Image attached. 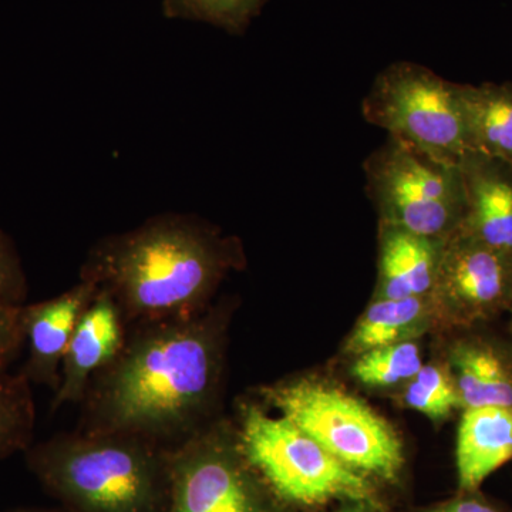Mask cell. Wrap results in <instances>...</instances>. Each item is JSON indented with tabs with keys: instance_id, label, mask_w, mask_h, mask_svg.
Returning <instances> with one entry per match:
<instances>
[{
	"instance_id": "cell-1",
	"label": "cell",
	"mask_w": 512,
	"mask_h": 512,
	"mask_svg": "<svg viewBox=\"0 0 512 512\" xmlns=\"http://www.w3.org/2000/svg\"><path fill=\"white\" fill-rule=\"evenodd\" d=\"M227 320V306L211 305L188 318L127 330L119 355L90 380L83 430L134 434L164 446L210 423Z\"/></svg>"
},
{
	"instance_id": "cell-2",
	"label": "cell",
	"mask_w": 512,
	"mask_h": 512,
	"mask_svg": "<svg viewBox=\"0 0 512 512\" xmlns=\"http://www.w3.org/2000/svg\"><path fill=\"white\" fill-rule=\"evenodd\" d=\"M244 264L237 238L195 215L163 214L99 239L80 279L109 293L134 328L204 312L225 276Z\"/></svg>"
},
{
	"instance_id": "cell-3",
	"label": "cell",
	"mask_w": 512,
	"mask_h": 512,
	"mask_svg": "<svg viewBox=\"0 0 512 512\" xmlns=\"http://www.w3.org/2000/svg\"><path fill=\"white\" fill-rule=\"evenodd\" d=\"M49 493L76 512H165L167 447L107 431L63 434L28 454Z\"/></svg>"
},
{
	"instance_id": "cell-4",
	"label": "cell",
	"mask_w": 512,
	"mask_h": 512,
	"mask_svg": "<svg viewBox=\"0 0 512 512\" xmlns=\"http://www.w3.org/2000/svg\"><path fill=\"white\" fill-rule=\"evenodd\" d=\"M237 434L249 464L284 507L315 508L342 501L384 511L370 478L343 464L285 417L245 404Z\"/></svg>"
},
{
	"instance_id": "cell-5",
	"label": "cell",
	"mask_w": 512,
	"mask_h": 512,
	"mask_svg": "<svg viewBox=\"0 0 512 512\" xmlns=\"http://www.w3.org/2000/svg\"><path fill=\"white\" fill-rule=\"evenodd\" d=\"M279 416L370 480L397 483L406 464L399 433L372 407L335 384L296 377L261 389Z\"/></svg>"
},
{
	"instance_id": "cell-6",
	"label": "cell",
	"mask_w": 512,
	"mask_h": 512,
	"mask_svg": "<svg viewBox=\"0 0 512 512\" xmlns=\"http://www.w3.org/2000/svg\"><path fill=\"white\" fill-rule=\"evenodd\" d=\"M363 116L437 163L460 165L470 153L458 84L420 64L384 69L363 101Z\"/></svg>"
},
{
	"instance_id": "cell-7",
	"label": "cell",
	"mask_w": 512,
	"mask_h": 512,
	"mask_svg": "<svg viewBox=\"0 0 512 512\" xmlns=\"http://www.w3.org/2000/svg\"><path fill=\"white\" fill-rule=\"evenodd\" d=\"M165 512H282L239 446L237 429L210 423L167 448Z\"/></svg>"
},
{
	"instance_id": "cell-8",
	"label": "cell",
	"mask_w": 512,
	"mask_h": 512,
	"mask_svg": "<svg viewBox=\"0 0 512 512\" xmlns=\"http://www.w3.org/2000/svg\"><path fill=\"white\" fill-rule=\"evenodd\" d=\"M380 224L447 239L466 214L460 165L441 164L389 137L365 164Z\"/></svg>"
},
{
	"instance_id": "cell-9",
	"label": "cell",
	"mask_w": 512,
	"mask_h": 512,
	"mask_svg": "<svg viewBox=\"0 0 512 512\" xmlns=\"http://www.w3.org/2000/svg\"><path fill=\"white\" fill-rule=\"evenodd\" d=\"M441 328L473 329L512 306V252L463 232L447 239L433 292Z\"/></svg>"
},
{
	"instance_id": "cell-10",
	"label": "cell",
	"mask_w": 512,
	"mask_h": 512,
	"mask_svg": "<svg viewBox=\"0 0 512 512\" xmlns=\"http://www.w3.org/2000/svg\"><path fill=\"white\" fill-rule=\"evenodd\" d=\"M126 336L127 326L116 302L99 289L80 316L67 346L60 384L53 397V412L63 404L83 402L90 380L119 355Z\"/></svg>"
},
{
	"instance_id": "cell-11",
	"label": "cell",
	"mask_w": 512,
	"mask_h": 512,
	"mask_svg": "<svg viewBox=\"0 0 512 512\" xmlns=\"http://www.w3.org/2000/svg\"><path fill=\"white\" fill-rule=\"evenodd\" d=\"M97 292L99 286L79 279L73 288L56 298L23 306V330L29 342V360L22 373L30 382L46 384L56 392L74 328Z\"/></svg>"
},
{
	"instance_id": "cell-12",
	"label": "cell",
	"mask_w": 512,
	"mask_h": 512,
	"mask_svg": "<svg viewBox=\"0 0 512 512\" xmlns=\"http://www.w3.org/2000/svg\"><path fill=\"white\" fill-rule=\"evenodd\" d=\"M460 170L466 214L458 231L488 247L512 252V165L467 153Z\"/></svg>"
},
{
	"instance_id": "cell-13",
	"label": "cell",
	"mask_w": 512,
	"mask_h": 512,
	"mask_svg": "<svg viewBox=\"0 0 512 512\" xmlns=\"http://www.w3.org/2000/svg\"><path fill=\"white\" fill-rule=\"evenodd\" d=\"M464 330L467 335L454 339L446 355L461 410L512 407V340Z\"/></svg>"
},
{
	"instance_id": "cell-14",
	"label": "cell",
	"mask_w": 512,
	"mask_h": 512,
	"mask_svg": "<svg viewBox=\"0 0 512 512\" xmlns=\"http://www.w3.org/2000/svg\"><path fill=\"white\" fill-rule=\"evenodd\" d=\"M447 239L423 237L403 228L380 224L379 264L373 298L431 295Z\"/></svg>"
},
{
	"instance_id": "cell-15",
	"label": "cell",
	"mask_w": 512,
	"mask_h": 512,
	"mask_svg": "<svg viewBox=\"0 0 512 512\" xmlns=\"http://www.w3.org/2000/svg\"><path fill=\"white\" fill-rule=\"evenodd\" d=\"M512 460V407L461 410L456 443L458 490L471 493Z\"/></svg>"
},
{
	"instance_id": "cell-16",
	"label": "cell",
	"mask_w": 512,
	"mask_h": 512,
	"mask_svg": "<svg viewBox=\"0 0 512 512\" xmlns=\"http://www.w3.org/2000/svg\"><path fill=\"white\" fill-rule=\"evenodd\" d=\"M437 322L433 298H373L346 339L343 352L356 357L369 350L412 342L429 332Z\"/></svg>"
},
{
	"instance_id": "cell-17",
	"label": "cell",
	"mask_w": 512,
	"mask_h": 512,
	"mask_svg": "<svg viewBox=\"0 0 512 512\" xmlns=\"http://www.w3.org/2000/svg\"><path fill=\"white\" fill-rule=\"evenodd\" d=\"M470 153L512 165V86L458 84Z\"/></svg>"
},
{
	"instance_id": "cell-18",
	"label": "cell",
	"mask_w": 512,
	"mask_h": 512,
	"mask_svg": "<svg viewBox=\"0 0 512 512\" xmlns=\"http://www.w3.org/2000/svg\"><path fill=\"white\" fill-rule=\"evenodd\" d=\"M35 421L30 380L0 367V460L30 446Z\"/></svg>"
},
{
	"instance_id": "cell-19",
	"label": "cell",
	"mask_w": 512,
	"mask_h": 512,
	"mask_svg": "<svg viewBox=\"0 0 512 512\" xmlns=\"http://www.w3.org/2000/svg\"><path fill=\"white\" fill-rule=\"evenodd\" d=\"M353 359V379L369 389L403 387L424 365L417 340L369 350Z\"/></svg>"
},
{
	"instance_id": "cell-20",
	"label": "cell",
	"mask_w": 512,
	"mask_h": 512,
	"mask_svg": "<svg viewBox=\"0 0 512 512\" xmlns=\"http://www.w3.org/2000/svg\"><path fill=\"white\" fill-rule=\"evenodd\" d=\"M402 402L407 409L433 421H444L461 410L460 396L447 363H427L404 384Z\"/></svg>"
},
{
	"instance_id": "cell-21",
	"label": "cell",
	"mask_w": 512,
	"mask_h": 512,
	"mask_svg": "<svg viewBox=\"0 0 512 512\" xmlns=\"http://www.w3.org/2000/svg\"><path fill=\"white\" fill-rule=\"evenodd\" d=\"M266 0H163L168 19L210 23L232 35H242L261 13Z\"/></svg>"
},
{
	"instance_id": "cell-22",
	"label": "cell",
	"mask_w": 512,
	"mask_h": 512,
	"mask_svg": "<svg viewBox=\"0 0 512 512\" xmlns=\"http://www.w3.org/2000/svg\"><path fill=\"white\" fill-rule=\"evenodd\" d=\"M28 293L25 271L12 239L0 229V295L22 305Z\"/></svg>"
},
{
	"instance_id": "cell-23",
	"label": "cell",
	"mask_w": 512,
	"mask_h": 512,
	"mask_svg": "<svg viewBox=\"0 0 512 512\" xmlns=\"http://www.w3.org/2000/svg\"><path fill=\"white\" fill-rule=\"evenodd\" d=\"M22 308L23 305L0 295V367L8 366L26 342Z\"/></svg>"
},
{
	"instance_id": "cell-24",
	"label": "cell",
	"mask_w": 512,
	"mask_h": 512,
	"mask_svg": "<svg viewBox=\"0 0 512 512\" xmlns=\"http://www.w3.org/2000/svg\"><path fill=\"white\" fill-rule=\"evenodd\" d=\"M421 512H503L497 505L480 494V490L461 493L457 497L433 505Z\"/></svg>"
},
{
	"instance_id": "cell-25",
	"label": "cell",
	"mask_w": 512,
	"mask_h": 512,
	"mask_svg": "<svg viewBox=\"0 0 512 512\" xmlns=\"http://www.w3.org/2000/svg\"><path fill=\"white\" fill-rule=\"evenodd\" d=\"M333 512H383L380 510H376L372 505H367L363 503H346L345 507L340 508L338 511Z\"/></svg>"
},
{
	"instance_id": "cell-26",
	"label": "cell",
	"mask_w": 512,
	"mask_h": 512,
	"mask_svg": "<svg viewBox=\"0 0 512 512\" xmlns=\"http://www.w3.org/2000/svg\"><path fill=\"white\" fill-rule=\"evenodd\" d=\"M511 313V320H510V330H511V336H512V306L510 308V311H508Z\"/></svg>"
},
{
	"instance_id": "cell-27",
	"label": "cell",
	"mask_w": 512,
	"mask_h": 512,
	"mask_svg": "<svg viewBox=\"0 0 512 512\" xmlns=\"http://www.w3.org/2000/svg\"><path fill=\"white\" fill-rule=\"evenodd\" d=\"M18 512H35V511H18Z\"/></svg>"
}]
</instances>
